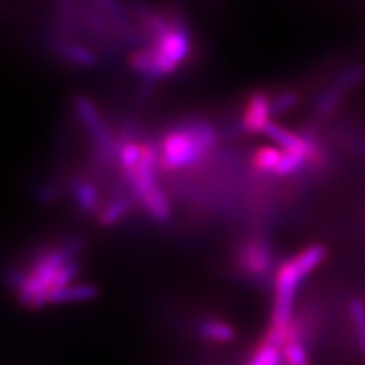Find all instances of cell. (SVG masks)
Instances as JSON below:
<instances>
[{
	"instance_id": "6da1fadb",
	"label": "cell",
	"mask_w": 365,
	"mask_h": 365,
	"mask_svg": "<svg viewBox=\"0 0 365 365\" xmlns=\"http://www.w3.org/2000/svg\"><path fill=\"white\" fill-rule=\"evenodd\" d=\"M326 248L314 244L284 260L274 274V300L264 341L282 349L295 322V299L302 282L323 264Z\"/></svg>"
},
{
	"instance_id": "7a4b0ae2",
	"label": "cell",
	"mask_w": 365,
	"mask_h": 365,
	"mask_svg": "<svg viewBox=\"0 0 365 365\" xmlns=\"http://www.w3.org/2000/svg\"><path fill=\"white\" fill-rule=\"evenodd\" d=\"M81 248V239H72L60 248L41 253L17 282L20 303L32 309H40L49 304L55 292L75 283L79 264L73 257Z\"/></svg>"
},
{
	"instance_id": "3957f363",
	"label": "cell",
	"mask_w": 365,
	"mask_h": 365,
	"mask_svg": "<svg viewBox=\"0 0 365 365\" xmlns=\"http://www.w3.org/2000/svg\"><path fill=\"white\" fill-rule=\"evenodd\" d=\"M216 142V133L207 122L181 125L162 140L158 165L165 169H182L198 163Z\"/></svg>"
},
{
	"instance_id": "277c9868",
	"label": "cell",
	"mask_w": 365,
	"mask_h": 365,
	"mask_svg": "<svg viewBox=\"0 0 365 365\" xmlns=\"http://www.w3.org/2000/svg\"><path fill=\"white\" fill-rule=\"evenodd\" d=\"M192 51V40L181 21H170V26L153 38L150 52L154 64V81L173 75L185 63Z\"/></svg>"
},
{
	"instance_id": "5b68a950",
	"label": "cell",
	"mask_w": 365,
	"mask_h": 365,
	"mask_svg": "<svg viewBox=\"0 0 365 365\" xmlns=\"http://www.w3.org/2000/svg\"><path fill=\"white\" fill-rule=\"evenodd\" d=\"M75 110H76V114L79 116V119H81L83 123L86 125V128L90 133L91 139H93V143L96 146V150L99 151L101 157L111 158L113 155H116L119 153L118 142H114L111 139V134L107 130L106 123H104V120H102L96 107L93 106V102H91L86 96H76L75 98Z\"/></svg>"
},
{
	"instance_id": "8992f818",
	"label": "cell",
	"mask_w": 365,
	"mask_h": 365,
	"mask_svg": "<svg viewBox=\"0 0 365 365\" xmlns=\"http://www.w3.org/2000/svg\"><path fill=\"white\" fill-rule=\"evenodd\" d=\"M236 262L239 268L251 277H265L272 268V253L269 245L259 239H250L237 248Z\"/></svg>"
},
{
	"instance_id": "52a82bcc",
	"label": "cell",
	"mask_w": 365,
	"mask_h": 365,
	"mask_svg": "<svg viewBox=\"0 0 365 365\" xmlns=\"http://www.w3.org/2000/svg\"><path fill=\"white\" fill-rule=\"evenodd\" d=\"M271 99L264 91H255L245 104L242 128L250 134L264 133V128L271 122Z\"/></svg>"
},
{
	"instance_id": "ba28073f",
	"label": "cell",
	"mask_w": 365,
	"mask_h": 365,
	"mask_svg": "<svg viewBox=\"0 0 365 365\" xmlns=\"http://www.w3.org/2000/svg\"><path fill=\"white\" fill-rule=\"evenodd\" d=\"M362 76V71L361 68H349L347 72H344L341 75L339 79L332 84V87L327 88L324 93L319 96L318 102H317V113L318 114H327L329 111H332L338 102L341 101V98L344 96L347 91L355 86Z\"/></svg>"
},
{
	"instance_id": "9c48e42d",
	"label": "cell",
	"mask_w": 365,
	"mask_h": 365,
	"mask_svg": "<svg viewBox=\"0 0 365 365\" xmlns=\"http://www.w3.org/2000/svg\"><path fill=\"white\" fill-rule=\"evenodd\" d=\"M282 355L283 362L287 365H312L309 355H307V349L303 341L302 326L299 322H294L291 329V334L282 346Z\"/></svg>"
},
{
	"instance_id": "30bf717a",
	"label": "cell",
	"mask_w": 365,
	"mask_h": 365,
	"mask_svg": "<svg viewBox=\"0 0 365 365\" xmlns=\"http://www.w3.org/2000/svg\"><path fill=\"white\" fill-rule=\"evenodd\" d=\"M53 49L58 52L63 60L72 63L78 67H93L96 64V55L87 49L86 46L78 44L73 41H66V40H56L53 43Z\"/></svg>"
},
{
	"instance_id": "8fae6325",
	"label": "cell",
	"mask_w": 365,
	"mask_h": 365,
	"mask_svg": "<svg viewBox=\"0 0 365 365\" xmlns=\"http://www.w3.org/2000/svg\"><path fill=\"white\" fill-rule=\"evenodd\" d=\"M99 289L91 283H72L52 295L49 304H67V303H86L95 300Z\"/></svg>"
},
{
	"instance_id": "7c38bea8",
	"label": "cell",
	"mask_w": 365,
	"mask_h": 365,
	"mask_svg": "<svg viewBox=\"0 0 365 365\" xmlns=\"http://www.w3.org/2000/svg\"><path fill=\"white\" fill-rule=\"evenodd\" d=\"M198 332L202 339L213 342V344H228V342H233L236 336L235 327L232 324L216 318H207L201 322Z\"/></svg>"
},
{
	"instance_id": "4fadbf2b",
	"label": "cell",
	"mask_w": 365,
	"mask_h": 365,
	"mask_svg": "<svg viewBox=\"0 0 365 365\" xmlns=\"http://www.w3.org/2000/svg\"><path fill=\"white\" fill-rule=\"evenodd\" d=\"M148 215L151 216L153 220L160 221V222H166L170 218V205L169 201L165 195V192L157 187L153 192L148 193L143 198L139 200Z\"/></svg>"
},
{
	"instance_id": "5bb4252c",
	"label": "cell",
	"mask_w": 365,
	"mask_h": 365,
	"mask_svg": "<svg viewBox=\"0 0 365 365\" xmlns=\"http://www.w3.org/2000/svg\"><path fill=\"white\" fill-rule=\"evenodd\" d=\"M119 162L123 169V177L130 175L133 170L139 166L143 157V145L135 142H125L119 146Z\"/></svg>"
},
{
	"instance_id": "9a60e30c",
	"label": "cell",
	"mask_w": 365,
	"mask_h": 365,
	"mask_svg": "<svg viewBox=\"0 0 365 365\" xmlns=\"http://www.w3.org/2000/svg\"><path fill=\"white\" fill-rule=\"evenodd\" d=\"M283 355L282 349L272 346L269 342L262 341V344L253 353L247 365H282Z\"/></svg>"
},
{
	"instance_id": "2e32d148",
	"label": "cell",
	"mask_w": 365,
	"mask_h": 365,
	"mask_svg": "<svg viewBox=\"0 0 365 365\" xmlns=\"http://www.w3.org/2000/svg\"><path fill=\"white\" fill-rule=\"evenodd\" d=\"M75 198L79 207L84 212L91 213L99 207V193L98 189L91 182L81 181L75 187Z\"/></svg>"
},
{
	"instance_id": "e0dca14e",
	"label": "cell",
	"mask_w": 365,
	"mask_h": 365,
	"mask_svg": "<svg viewBox=\"0 0 365 365\" xmlns=\"http://www.w3.org/2000/svg\"><path fill=\"white\" fill-rule=\"evenodd\" d=\"M349 317L353 329H355L359 346L365 350V302L361 299H353L349 303Z\"/></svg>"
},
{
	"instance_id": "ac0fdd59",
	"label": "cell",
	"mask_w": 365,
	"mask_h": 365,
	"mask_svg": "<svg viewBox=\"0 0 365 365\" xmlns=\"http://www.w3.org/2000/svg\"><path fill=\"white\" fill-rule=\"evenodd\" d=\"M130 209H131V201L127 198H119L116 201L110 202L107 207L101 212L99 222L106 227L114 225L130 212Z\"/></svg>"
},
{
	"instance_id": "d6986e66",
	"label": "cell",
	"mask_w": 365,
	"mask_h": 365,
	"mask_svg": "<svg viewBox=\"0 0 365 365\" xmlns=\"http://www.w3.org/2000/svg\"><path fill=\"white\" fill-rule=\"evenodd\" d=\"M283 155V151L277 150V148L267 146L259 150L255 155L253 163L257 170H264V173H274V169L277 168L280 158Z\"/></svg>"
},
{
	"instance_id": "ffe728a7",
	"label": "cell",
	"mask_w": 365,
	"mask_h": 365,
	"mask_svg": "<svg viewBox=\"0 0 365 365\" xmlns=\"http://www.w3.org/2000/svg\"><path fill=\"white\" fill-rule=\"evenodd\" d=\"M300 102V96L295 93V91L287 90L282 91L277 96H274L271 99V114L272 116H279V114H283L287 111H291L292 108H295L299 106Z\"/></svg>"
},
{
	"instance_id": "44dd1931",
	"label": "cell",
	"mask_w": 365,
	"mask_h": 365,
	"mask_svg": "<svg viewBox=\"0 0 365 365\" xmlns=\"http://www.w3.org/2000/svg\"><path fill=\"white\" fill-rule=\"evenodd\" d=\"M307 162V160L302 155H297V154H291V153H284L280 158V162L277 165V168L274 169V174L279 175V177H288L292 175L295 173H299V170L303 168V165Z\"/></svg>"
}]
</instances>
